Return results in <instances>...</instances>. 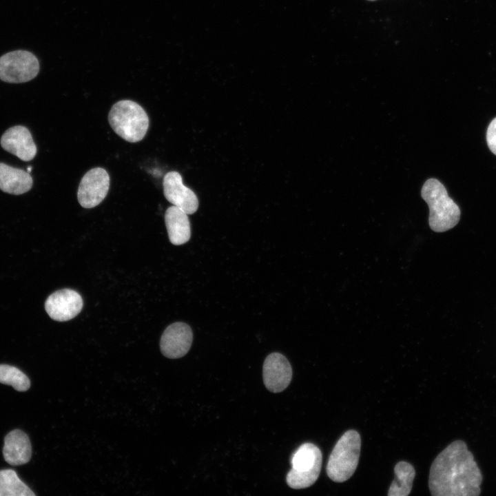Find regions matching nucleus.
<instances>
[{
  "mask_svg": "<svg viewBox=\"0 0 496 496\" xmlns=\"http://www.w3.org/2000/svg\"><path fill=\"white\" fill-rule=\"evenodd\" d=\"M39 62L31 52L17 50L0 57V80L20 83L34 79L39 72Z\"/></svg>",
  "mask_w": 496,
  "mask_h": 496,
  "instance_id": "nucleus-6",
  "label": "nucleus"
},
{
  "mask_svg": "<svg viewBox=\"0 0 496 496\" xmlns=\"http://www.w3.org/2000/svg\"><path fill=\"white\" fill-rule=\"evenodd\" d=\"M32 490L12 469L0 471V496H34Z\"/></svg>",
  "mask_w": 496,
  "mask_h": 496,
  "instance_id": "nucleus-17",
  "label": "nucleus"
},
{
  "mask_svg": "<svg viewBox=\"0 0 496 496\" xmlns=\"http://www.w3.org/2000/svg\"><path fill=\"white\" fill-rule=\"evenodd\" d=\"M486 141L490 150L496 155V118L490 122L488 127Z\"/></svg>",
  "mask_w": 496,
  "mask_h": 496,
  "instance_id": "nucleus-19",
  "label": "nucleus"
},
{
  "mask_svg": "<svg viewBox=\"0 0 496 496\" xmlns=\"http://www.w3.org/2000/svg\"><path fill=\"white\" fill-rule=\"evenodd\" d=\"M33 180L30 173L0 163V189L13 195H21L32 187Z\"/></svg>",
  "mask_w": 496,
  "mask_h": 496,
  "instance_id": "nucleus-14",
  "label": "nucleus"
},
{
  "mask_svg": "<svg viewBox=\"0 0 496 496\" xmlns=\"http://www.w3.org/2000/svg\"><path fill=\"white\" fill-rule=\"evenodd\" d=\"M483 476L463 440H455L433 460L429 471L428 488L433 496H477Z\"/></svg>",
  "mask_w": 496,
  "mask_h": 496,
  "instance_id": "nucleus-1",
  "label": "nucleus"
},
{
  "mask_svg": "<svg viewBox=\"0 0 496 496\" xmlns=\"http://www.w3.org/2000/svg\"><path fill=\"white\" fill-rule=\"evenodd\" d=\"M108 121L114 132L130 143L143 139L149 124L145 110L131 100H121L114 104L108 114Z\"/></svg>",
  "mask_w": 496,
  "mask_h": 496,
  "instance_id": "nucleus-3",
  "label": "nucleus"
},
{
  "mask_svg": "<svg viewBox=\"0 0 496 496\" xmlns=\"http://www.w3.org/2000/svg\"><path fill=\"white\" fill-rule=\"evenodd\" d=\"M0 144L4 150L23 161L32 160L37 152L30 130L23 125L8 128L1 136Z\"/></svg>",
  "mask_w": 496,
  "mask_h": 496,
  "instance_id": "nucleus-12",
  "label": "nucleus"
},
{
  "mask_svg": "<svg viewBox=\"0 0 496 496\" xmlns=\"http://www.w3.org/2000/svg\"><path fill=\"white\" fill-rule=\"evenodd\" d=\"M188 214L172 205L165 214V223L171 243L180 245L187 242L191 236V227Z\"/></svg>",
  "mask_w": 496,
  "mask_h": 496,
  "instance_id": "nucleus-15",
  "label": "nucleus"
},
{
  "mask_svg": "<svg viewBox=\"0 0 496 496\" xmlns=\"http://www.w3.org/2000/svg\"><path fill=\"white\" fill-rule=\"evenodd\" d=\"M193 340L190 327L184 322H175L164 331L160 341L163 355L176 359L184 356L189 350Z\"/></svg>",
  "mask_w": 496,
  "mask_h": 496,
  "instance_id": "nucleus-10",
  "label": "nucleus"
},
{
  "mask_svg": "<svg viewBox=\"0 0 496 496\" xmlns=\"http://www.w3.org/2000/svg\"><path fill=\"white\" fill-rule=\"evenodd\" d=\"M395 478L391 483L389 496H407L410 494L415 475L413 466L409 462L401 461L394 468Z\"/></svg>",
  "mask_w": 496,
  "mask_h": 496,
  "instance_id": "nucleus-16",
  "label": "nucleus"
},
{
  "mask_svg": "<svg viewBox=\"0 0 496 496\" xmlns=\"http://www.w3.org/2000/svg\"><path fill=\"white\" fill-rule=\"evenodd\" d=\"M361 437L355 430L346 431L333 447L327 465L328 477L333 482H344L355 473L360 457Z\"/></svg>",
  "mask_w": 496,
  "mask_h": 496,
  "instance_id": "nucleus-4",
  "label": "nucleus"
},
{
  "mask_svg": "<svg viewBox=\"0 0 496 496\" xmlns=\"http://www.w3.org/2000/svg\"><path fill=\"white\" fill-rule=\"evenodd\" d=\"M262 375L266 388L272 393H280L290 384L292 369L283 355L272 353L264 362Z\"/></svg>",
  "mask_w": 496,
  "mask_h": 496,
  "instance_id": "nucleus-11",
  "label": "nucleus"
},
{
  "mask_svg": "<svg viewBox=\"0 0 496 496\" xmlns=\"http://www.w3.org/2000/svg\"><path fill=\"white\" fill-rule=\"evenodd\" d=\"M81 295L70 289H63L52 293L45 300V309L48 316L60 322L76 317L83 308Z\"/></svg>",
  "mask_w": 496,
  "mask_h": 496,
  "instance_id": "nucleus-8",
  "label": "nucleus"
},
{
  "mask_svg": "<svg viewBox=\"0 0 496 496\" xmlns=\"http://www.w3.org/2000/svg\"><path fill=\"white\" fill-rule=\"evenodd\" d=\"M421 196L428 205V224L433 231H446L459 223L460 209L439 180L431 178L426 180Z\"/></svg>",
  "mask_w": 496,
  "mask_h": 496,
  "instance_id": "nucleus-2",
  "label": "nucleus"
},
{
  "mask_svg": "<svg viewBox=\"0 0 496 496\" xmlns=\"http://www.w3.org/2000/svg\"><path fill=\"white\" fill-rule=\"evenodd\" d=\"M0 383L10 385L18 391H25L30 386V381L25 373L8 364H0Z\"/></svg>",
  "mask_w": 496,
  "mask_h": 496,
  "instance_id": "nucleus-18",
  "label": "nucleus"
},
{
  "mask_svg": "<svg viewBox=\"0 0 496 496\" xmlns=\"http://www.w3.org/2000/svg\"><path fill=\"white\" fill-rule=\"evenodd\" d=\"M163 186L164 196L171 204L187 214L196 211L198 207L197 196L191 189L184 185L182 176L178 172H167L163 178Z\"/></svg>",
  "mask_w": 496,
  "mask_h": 496,
  "instance_id": "nucleus-9",
  "label": "nucleus"
},
{
  "mask_svg": "<svg viewBox=\"0 0 496 496\" xmlns=\"http://www.w3.org/2000/svg\"><path fill=\"white\" fill-rule=\"evenodd\" d=\"M322 455L320 448L312 443L302 444L291 457V469L286 482L294 489L305 488L318 479L322 466Z\"/></svg>",
  "mask_w": 496,
  "mask_h": 496,
  "instance_id": "nucleus-5",
  "label": "nucleus"
},
{
  "mask_svg": "<svg viewBox=\"0 0 496 496\" xmlns=\"http://www.w3.org/2000/svg\"><path fill=\"white\" fill-rule=\"evenodd\" d=\"M3 455L10 465L19 466L28 463L32 456V446L28 436L22 431L15 429L4 439Z\"/></svg>",
  "mask_w": 496,
  "mask_h": 496,
  "instance_id": "nucleus-13",
  "label": "nucleus"
},
{
  "mask_svg": "<svg viewBox=\"0 0 496 496\" xmlns=\"http://www.w3.org/2000/svg\"><path fill=\"white\" fill-rule=\"evenodd\" d=\"M366 1H376V0H366Z\"/></svg>",
  "mask_w": 496,
  "mask_h": 496,
  "instance_id": "nucleus-20",
  "label": "nucleus"
},
{
  "mask_svg": "<svg viewBox=\"0 0 496 496\" xmlns=\"http://www.w3.org/2000/svg\"><path fill=\"white\" fill-rule=\"evenodd\" d=\"M110 176L102 167L87 171L81 178L77 191L79 204L84 208H92L99 205L106 197L110 188Z\"/></svg>",
  "mask_w": 496,
  "mask_h": 496,
  "instance_id": "nucleus-7",
  "label": "nucleus"
}]
</instances>
